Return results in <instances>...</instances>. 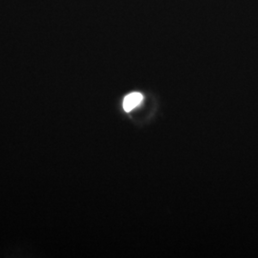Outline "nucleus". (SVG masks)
<instances>
[{
	"mask_svg": "<svg viewBox=\"0 0 258 258\" xmlns=\"http://www.w3.org/2000/svg\"><path fill=\"white\" fill-rule=\"evenodd\" d=\"M142 102H143V95L141 93H130L123 99L122 106L124 110L129 112L133 110L135 107H137Z\"/></svg>",
	"mask_w": 258,
	"mask_h": 258,
	"instance_id": "nucleus-1",
	"label": "nucleus"
}]
</instances>
